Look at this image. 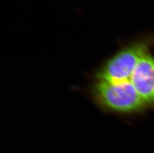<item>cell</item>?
<instances>
[{
    "mask_svg": "<svg viewBox=\"0 0 154 153\" xmlns=\"http://www.w3.org/2000/svg\"><path fill=\"white\" fill-rule=\"evenodd\" d=\"M89 94L96 105L111 112L132 113L147 106L130 80L116 82L93 80Z\"/></svg>",
    "mask_w": 154,
    "mask_h": 153,
    "instance_id": "obj_1",
    "label": "cell"
},
{
    "mask_svg": "<svg viewBox=\"0 0 154 153\" xmlns=\"http://www.w3.org/2000/svg\"><path fill=\"white\" fill-rule=\"evenodd\" d=\"M130 81L146 105L154 106V57L150 52L138 61Z\"/></svg>",
    "mask_w": 154,
    "mask_h": 153,
    "instance_id": "obj_3",
    "label": "cell"
},
{
    "mask_svg": "<svg viewBox=\"0 0 154 153\" xmlns=\"http://www.w3.org/2000/svg\"><path fill=\"white\" fill-rule=\"evenodd\" d=\"M153 40L147 38L120 49L95 73L93 80L116 82L129 80L138 61L149 52Z\"/></svg>",
    "mask_w": 154,
    "mask_h": 153,
    "instance_id": "obj_2",
    "label": "cell"
}]
</instances>
